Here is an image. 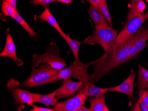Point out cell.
Wrapping results in <instances>:
<instances>
[{"instance_id":"obj_1","label":"cell","mask_w":148,"mask_h":111,"mask_svg":"<svg viewBox=\"0 0 148 111\" xmlns=\"http://www.w3.org/2000/svg\"><path fill=\"white\" fill-rule=\"evenodd\" d=\"M137 32L127 41L116 45L115 53L109 54L105 52L100 58L93 61L94 71L91 75L92 82H97L111 70L127 62L130 49L135 40Z\"/></svg>"},{"instance_id":"obj_2","label":"cell","mask_w":148,"mask_h":111,"mask_svg":"<svg viewBox=\"0 0 148 111\" xmlns=\"http://www.w3.org/2000/svg\"><path fill=\"white\" fill-rule=\"evenodd\" d=\"M118 30H114L109 25L95 27L92 35L85 39L84 43L90 44H98L105 52L109 54L115 53Z\"/></svg>"},{"instance_id":"obj_3","label":"cell","mask_w":148,"mask_h":111,"mask_svg":"<svg viewBox=\"0 0 148 111\" xmlns=\"http://www.w3.org/2000/svg\"><path fill=\"white\" fill-rule=\"evenodd\" d=\"M60 70L52 67L47 63H43L38 69L32 68L30 75L23 82L22 86L32 88L55 82V78Z\"/></svg>"},{"instance_id":"obj_4","label":"cell","mask_w":148,"mask_h":111,"mask_svg":"<svg viewBox=\"0 0 148 111\" xmlns=\"http://www.w3.org/2000/svg\"><path fill=\"white\" fill-rule=\"evenodd\" d=\"M60 50L56 44L51 43L48 46L45 52L42 55L34 54L31 60L32 68L38 67L40 64L47 63L52 67L57 69H61L66 66V64L63 58L60 56Z\"/></svg>"},{"instance_id":"obj_5","label":"cell","mask_w":148,"mask_h":111,"mask_svg":"<svg viewBox=\"0 0 148 111\" xmlns=\"http://www.w3.org/2000/svg\"><path fill=\"white\" fill-rule=\"evenodd\" d=\"M92 63L93 61L88 63H84L80 61L75 60L71 66L60 70L58 75L55 78V82H57L60 79L73 78L84 82H92L91 74L88 72V68L92 65Z\"/></svg>"},{"instance_id":"obj_6","label":"cell","mask_w":148,"mask_h":111,"mask_svg":"<svg viewBox=\"0 0 148 111\" xmlns=\"http://www.w3.org/2000/svg\"><path fill=\"white\" fill-rule=\"evenodd\" d=\"M20 86V83L13 78L10 79L7 84V89L13 96L18 111H21L25 108L24 104L32 106L34 103L31 93L21 89Z\"/></svg>"},{"instance_id":"obj_7","label":"cell","mask_w":148,"mask_h":111,"mask_svg":"<svg viewBox=\"0 0 148 111\" xmlns=\"http://www.w3.org/2000/svg\"><path fill=\"white\" fill-rule=\"evenodd\" d=\"M148 18V10L145 14H140L125 23L123 29L118 35L116 45L124 43L129 39L140 29Z\"/></svg>"},{"instance_id":"obj_8","label":"cell","mask_w":148,"mask_h":111,"mask_svg":"<svg viewBox=\"0 0 148 111\" xmlns=\"http://www.w3.org/2000/svg\"><path fill=\"white\" fill-rule=\"evenodd\" d=\"M148 39V27L140 28L137 31L135 40L129 50L127 61L134 59L146 46V41Z\"/></svg>"},{"instance_id":"obj_9","label":"cell","mask_w":148,"mask_h":111,"mask_svg":"<svg viewBox=\"0 0 148 111\" xmlns=\"http://www.w3.org/2000/svg\"><path fill=\"white\" fill-rule=\"evenodd\" d=\"M83 82L82 81L73 82L71 81V78L64 79L61 86L56 90V98L58 101L64 98L72 97L78 92Z\"/></svg>"},{"instance_id":"obj_10","label":"cell","mask_w":148,"mask_h":111,"mask_svg":"<svg viewBox=\"0 0 148 111\" xmlns=\"http://www.w3.org/2000/svg\"><path fill=\"white\" fill-rule=\"evenodd\" d=\"M86 98L87 96L78 93L67 101L57 103L53 109L55 111H76L78 108L85 104Z\"/></svg>"},{"instance_id":"obj_11","label":"cell","mask_w":148,"mask_h":111,"mask_svg":"<svg viewBox=\"0 0 148 111\" xmlns=\"http://www.w3.org/2000/svg\"><path fill=\"white\" fill-rule=\"evenodd\" d=\"M136 76V72L132 69L129 76L123 83L117 86L110 88V92H118L125 93L129 96L131 102L135 101L134 96V80Z\"/></svg>"},{"instance_id":"obj_12","label":"cell","mask_w":148,"mask_h":111,"mask_svg":"<svg viewBox=\"0 0 148 111\" xmlns=\"http://www.w3.org/2000/svg\"><path fill=\"white\" fill-rule=\"evenodd\" d=\"M0 56L11 58L15 62L18 67L22 66L24 64V62L22 60L17 58L16 51L15 45L10 33L9 32L7 34L5 45L4 49L0 54Z\"/></svg>"},{"instance_id":"obj_13","label":"cell","mask_w":148,"mask_h":111,"mask_svg":"<svg viewBox=\"0 0 148 111\" xmlns=\"http://www.w3.org/2000/svg\"><path fill=\"white\" fill-rule=\"evenodd\" d=\"M109 88H101L94 85L91 82H83L78 93H81L87 97H94L104 95L109 92Z\"/></svg>"},{"instance_id":"obj_14","label":"cell","mask_w":148,"mask_h":111,"mask_svg":"<svg viewBox=\"0 0 148 111\" xmlns=\"http://www.w3.org/2000/svg\"><path fill=\"white\" fill-rule=\"evenodd\" d=\"M36 17L37 19L48 22L49 24L52 26L53 28H55L58 31V32L61 35V36L64 39H65L66 36H68V35L66 34L64 31L61 29V28L60 27V25L57 23L56 19L52 15L48 8H45L42 14L36 16Z\"/></svg>"},{"instance_id":"obj_15","label":"cell","mask_w":148,"mask_h":111,"mask_svg":"<svg viewBox=\"0 0 148 111\" xmlns=\"http://www.w3.org/2000/svg\"><path fill=\"white\" fill-rule=\"evenodd\" d=\"M88 12L91 19L95 24V27L110 25L107 19L101 12L98 7L90 5Z\"/></svg>"},{"instance_id":"obj_16","label":"cell","mask_w":148,"mask_h":111,"mask_svg":"<svg viewBox=\"0 0 148 111\" xmlns=\"http://www.w3.org/2000/svg\"><path fill=\"white\" fill-rule=\"evenodd\" d=\"M56 91L47 94L41 95L36 93H31L32 97L34 102H38L45 104L47 107L49 106H55L57 103L58 100L56 98L55 95Z\"/></svg>"},{"instance_id":"obj_17","label":"cell","mask_w":148,"mask_h":111,"mask_svg":"<svg viewBox=\"0 0 148 111\" xmlns=\"http://www.w3.org/2000/svg\"><path fill=\"white\" fill-rule=\"evenodd\" d=\"M106 97L104 95H99L93 97L89 99L90 103L91 111H110L105 103Z\"/></svg>"},{"instance_id":"obj_18","label":"cell","mask_w":148,"mask_h":111,"mask_svg":"<svg viewBox=\"0 0 148 111\" xmlns=\"http://www.w3.org/2000/svg\"><path fill=\"white\" fill-rule=\"evenodd\" d=\"M138 86L139 97L143 96V92L148 84V70L140 64L138 65Z\"/></svg>"},{"instance_id":"obj_19","label":"cell","mask_w":148,"mask_h":111,"mask_svg":"<svg viewBox=\"0 0 148 111\" xmlns=\"http://www.w3.org/2000/svg\"><path fill=\"white\" fill-rule=\"evenodd\" d=\"M145 7L146 5L144 1L143 0H140L133 10L129 11L125 23L128 22L132 18L136 17L139 14H143L144 11L145 10Z\"/></svg>"},{"instance_id":"obj_20","label":"cell","mask_w":148,"mask_h":111,"mask_svg":"<svg viewBox=\"0 0 148 111\" xmlns=\"http://www.w3.org/2000/svg\"><path fill=\"white\" fill-rule=\"evenodd\" d=\"M64 40L68 44L71 49L75 57V60L80 61L79 56V48L80 46L83 43H84V42H79V41L74 40L73 39H71L69 35L66 36V38L64 39Z\"/></svg>"},{"instance_id":"obj_21","label":"cell","mask_w":148,"mask_h":111,"mask_svg":"<svg viewBox=\"0 0 148 111\" xmlns=\"http://www.w3.org/2000/svg\"><path fill=\"white\" fill-rule=\"evenodd\" d=\"M13 19H14L15 20L19 23L23 27L24 29L26 31L28 32V34L30 36H36V34L35 31L33 30L29 25L27 24L26 22L24 20V19L21 17V16L19 14L18 12L16 11L15 15L14 16H13Z\"/></svg>"},{"instance_id":"obj_22","label":"cell","mask_w":148,"mask_h":111,"mask_svg":"<svg viewBox=\"0 0 148 111\" xmlns=\"http://www.w3.org/2000/svg\"><path fill=\"white\" fill-rule=\"evenodd\" d=\"M99 10L101 12L103 15L107 20L108 21L109 24L110 26L112 25V20L110 15V12L109 10L108 7L107 6L106 0H102L98 6Z\"/></svg>"},{"instance_id":"obj_23","label":"cell","mask_w":148,"mask_h":111,"mask_svg":"<svg viewBox=\"0 0 148 111\" xmlns=\"http://www.w3.org/2000/svg\"><path fill=\"white\" fill-rule=\"evenodd\" d=\"M17 10L13 9L9 1L4 0L2 4L1 11L6 16H10L13 18L16 13Z\"/></svg>"},{"instance_id":"obj_24","label":"cell","mask_w":148,"mask_h":111,"mask_svg":"<svg viewBox=\"0 0 148 111\" xmlns=\"http://www.w3.org/2000/svg\"><path fill=\"white\" fill-rule=\"evenodd\" d=\"M56 1L57 0H32L31 3L34 5H41L45 8H48L50 4Z\"/></svg>"},{"instance_id":"obj_25","label":"cell","mask_w":148,"mask_h":111,"mask_svg":"<svg viewBox=\"0 0 148 111\" xmlns=\"http://www.w3.org/2000/svg\"><path fill=\"white\" fill-rule=\"evenodd\" d=\"M138 102L139 104L141 109L143 111H148V107L146 106L143 99V96L139 97V99L138 100Z\"/></svg>"},{"instance_id":"obj_26","label":"cell","mask_w":148,"mask_h":111,"mask_svg":"<svg viewBox=\"0 0 148 111\" xmlns=\"http://www.w3.org/2000/svg\"><path fill=\"white\" fill-rule=\"evenodd\" d=\"M33 109H30V111H55L54 109H50V108H46L40 107L37 106L33 105L32 106Z\"/></svg>"},{"instance_id":"obj_27","label":"cell","mask_w":148,"mask_h":111,"mask_svg":"<svg viewBox=\"0 0 148 111\" xmlns=\"http://www.w3.org/2000/svg\"><path fill=\"white\" fill-rule=\"evenodd\" d=\"M90 5L93 6L95 7H98L102 0H86Z\"/></svg>"},{"instance_id":"obj_28","label":"cell","mask_w":148,"mask_h":111,"mask_svg":"<svg viewBox=\"0 0 148 111\" xmlns=\"http://www.w3.org/2000/svg\"><path fill=\"white\" fill-rule=\"evenodd\" d=\"M143 98L145 103L148 107V89H146L144 90L143 93Z\"/></svg>"},{"instance_id":"obj_29","label":"cell","mask_w":148,"mask_h":111,"mask_svg":"<svg viewBox=\"0 0 148 111\" xmlns=\"http://www.w3.org/2000/svg\"><path fill=\"white\" fill-rule=\"evenodd\" d=\"M140 0H130V7L129 11L132 10L135 7L136 5Z\"/></svg>"},{"instance_id":"obj_30","label":"cell","mask_w":148,"mask_h":111,"mask_svg":"<svg viewBox=\"0 0 148 111\" xmlns=\"http://www.w3.org/2000/svg\"><path fill=\"white\" fill-rule=\"evenodd\" d=\"M130 111H142V109H141V108H140V106L139 104V103L138 102L137 103L135 104L134 105V106L132 108V109H131Z\"/></svg>"},{"instance_id":"obj_31","label":"cell","mask_w":148,"mask_h":111,"mask_svg":"<svg viewBox=\"0 0 148 111\" xmlns=\"http://www.w3.org/2000/svg\"><path fill=\"white\" fill-rule=\"evenodd\" d=\"M76 111H90V109L89 108H86L83 105L80 106L77 109H76Z\"/></svg>"},{"instance_id":"obj_32","label":"cell","mask_w":148,"mask_h":111,"mask_svg":"<svg viewBox=\"0 0 148 111\" xmlns=\"http://www.w3.org/2000/svg\"><path fill=\"white\" fill-rule=\"evenodd\" d=\"M57 1L66 4H72V0H57Z\"/></svg>"},{"instance_id":"obj_33","label":"cell","mask_w":148,"mask_h":111,"mask_svg":"<svg viewBox=\"0 0 148 111\" xmlns=\"http://www.w3.org/2000/svg\"><path fill=\"white\" fill-rule=\"evenodd\" d=\"M146 89H148V84H147V86H146V87H145Z\"/></svg>"},{"instance_id":"obj_34","label":"cell","mask_w":148,"mask_h":111,"mask_svg":"<svg viewBox=\"0 0 148 111\" xmlns=\"http://www.w3.org/2000/svg\"><path fill=\"white\" fill-rule=\"evenodd\" d=\"M6 1H9V2H10V1H11V0H6Z\"/></svg>"}]
</instances>
